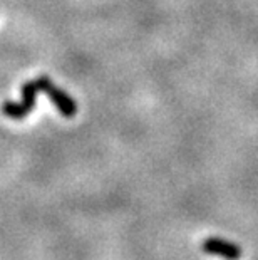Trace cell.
Returning a JSON list of instances; mask_svg holds the SVG:
<instances>
[{
    "label": "cell",
    "instance_id": "cell-1",
    "mask_svg": "<svg viewBox=\"0 0 258 260\" xmlns=\"http://www.w3.org/2000/svg\"><path fill=\"white\" fill-rule=\"evenodd\" d=\"M35 86H37V89L46 92L47 96L51 98L52 104L62 113V116H65V118H74L76 113H78V103L74 101V98H70L67 92H64L62 89H59L57 86H54V82L49 79L47 76L37 77Z\"/></svg>",
    "mask_w": 258,
    "mask_h": 260
},
{
    "label": "cell",
    "instance_id": "cell-2",
    "mask_svg": "<svg viewBox=\"0 0 258 260\" xmlns=\"http://www.w3.org/2000/svg\"><path fill=\"white\" fill-rule=\"evenodd\" d=\"M201 250L208 253V255H215L223 260H240L243 255L241 247L233 242H227L218 237H210V239L203 240Z\"/></svg>",
    "mask_w": 258,
    "mask_h": 260
},
{
    "label": "cell",
    "instance_id": "cell-3",
    "mask_svg": "<svg viewBox=\"0 0 258 260\" xmlns=\"http://www.w3.org/2000/svg\"><path fill=\"white\" fill-rule=\"evenodd\" d=\"M2 113L10 119H25L29 114V109L24 106V103H15V101H4L2 104Z\"/></svg>",
    "mask_w": 258,
    "mask_h": 260
},
{
    "label": "cell",
    "instance_id": "cell-4",
    "mask_svg": "<svg viewBox=\"0 0 258 260\" xmlns=\"http://www.w3.org/2000/svg\"><path fill=\"white\" fill-rule=\"evenodd\" d=\"M37 92H39V89H37V86H35V81H29L22 86V103H24V106L29 109V113L35 109Z\"/></svg>",
    "mask_w": 258,
    "mask_h": 260
}]
</instances>
